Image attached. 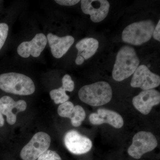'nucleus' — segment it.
Returning <instances> with one entry per match:
<instances>
[{"mask_svg":"<svg viewBox=\"0 0 160 160\" xmlns=\"http://www.w3.org/2000/svg\"><path fill=\"white\" fill-rule=\"evenodd\" d=\"M136 52L131 46H123L119 50L112 72L113 79L121 82L133 74L139 65Z\"/></svg>","mask_w":160,"mask_h":160,"instance_id":"nucleus-1","label":"nucleus"},{"mask_svg":"<svg viewBox=\"0 0 160 160\" xmlns=\"http://www.w3.org/2000/svg\"><path fill=\"white\" fill-rule=\"evenodd\" d=\"M111 86L104 81L83 86L78 92L80 99L93 106H103L109 103L112 98Z\"/></svg>","mask_w":160,"mask_h":160,"instance_id":"nucleus-2","label":"nucleus"},{"mask_svg":"<svg viewBox=\"0 0 160 160\" xmlns=\"http://www.w3.org/2000/svg\"><path fill=\"white\" fill-rule=\"evenodd\" d=\"M0 89L8 93L29 95L34 92L35 86L29 77L17 72H8L0 75Z\"/></svg>","mask_w":160,"mask_h":160,"instance_id":"nucleus-3","label":"nucleus"},{"mask_svg":"<svg viewBox=\"0 0 160 160\" xmlns=\"http://www.w3.org/2000/svg\"><path fill=\"white\" fill-rule=\"evenodd\" d=\"M155 27L154 23L150 20L132 23L123 30L122 39L125 42L140 46L150 40Z\"/></svg>","mask_w":160,"mask_h":160,"instance_id":"nucleus-4","label":"nucleus"},{"mask_svg":"<svg viewBox=\"0 0 160 160\" xmlns=\"http://www.w3.org/2000/svg\"><path fill=\"white\" fill-rule=\"evenodd\" d=\"M51 143V138L46 132L36 133L31 140L24 146L20 153L23 160H36L43 152L48 150Z\"/></svg>","mask_w":160,"mask_h":160,"instance_id":"nucleus-5","label":"nucleus"},{"mask_svg":"<svg viewBox=\"0 0 160 160\" xmlns=\"http://www.w3.org/2000/svg\"><path fill=\"white\" fill-rule=\"evenodd\" d=\"M158 146V141L154 135L149 132L140 131L132 138V144L128 152L132 157L137 159L143 155L153 150Z\"/></svg>","mask_w":160,"mask_h":160,"instance_id":"nucleus-6","label":"nucleus"},{"mask_svg":"<svg viewBox=\"0 0 160 160\" xmlns=\"http://www.w3.org/2000/svg\"><path fill=\"white\" fill-rule=\"evenodd\" d=\"M160 77L152 72L146 65L138 67L133 73L130 85L133 88H139L143 90L153 89L159 86Z\"/></svg>","mask_w":160,"mask_h":160,"instance_id":"nucleus-7","label":"nucleus"},{"mask_svg":"<svg viewBox=\"0 0 160 160\" xmlns=\"http://www.w3.org/2000/svg\"><path fill=\"white\" fill-rule=\"evenodd\" d=\"M64 143L68 150L76 155L87 153L92 147V142L89 138L74 130H70L66 133L64 137Z\"/></svg>","mask_w":160,"mask_h":160,"instance_id":"nucleus-8","label":"nucleus"},{"mask_svg":"<svg viewBox=\"0 0 160 160\" xmlns=\"http://www.w3.org/2000/svg\"><path fill=\"white\" fill-rule=\"evenodd\" d=\"M81 2L83 12L89 15L93 22H102L109 13L110 4L106 0H82Z\"/></svg>","mask_w":160,"mask_h":160,"instance_id":"nucleus-9","label":"nucleus"},{"mask_svg":"<svg viewBox=\"0 0 160 160\" xmlns=\"http://www.w3.org/2000/svg\"><path fill=\"white\" fill-rule=\"evenodd\" d=\"M160 102V92L154 89L143 90L132 99L135 108L144 115L149 114L152 107Z\"/></svg>","mask_w":160,"mask_h":160,"instance_id":"nucleus-10","label":"nucleus"},{"mask_svg":"<svg viewBox=\"0 0 160 160\" xmlns=\"http://www.w3.org/2000/svg\"><path fill=\"white\" fill-rule=\"evenodd\" d=\"M47 38L43 33H38L29 42H24L18 47V54L24 58H29L30 55L38 57L45 49L47 44Z\"/></svg>","mask_w":160,"mask_h":160,"instance_id":"nucleus-11","label":"nucleus"},{"mask_svg":"<svg viewBox=\"0 0 160 160\" xmlns=\"http://www.w3.org/2000/svg\"><path fill=\"white\" fill-rule=\"evenodd\" d=\"M27 108V104L24 100L15 102L12 98L7 96L0 99V110L2 114L6 116L8 124L12 125L17 121V115L20 112H23Z\"/></svg>","mask_w":160,"mask_h":160,"instance_id":"nucleus-12","label":"nucleus"},{"mask_svg":"<svg viewBox=\"0 0 160 160\" xmlns=\"http://www.w3.org/2000/svg\"><path fill=\"white\" fill-rule=\"evenodd\" d=\"M89 121L94 125L107 123L117 129H119L124 125L122 117L116 112L108 109H100L97 113H92L89 116Z\"/></svg>","mask_w":160,"mask_h":160,"instance_id":"nucleus-13","label":"nucleus"},{"mask_svg":"<svg viewBox=\"0 0 160 160\" xmlns=\"http://www.w3.org/2000/svg\"><path fill=\"white\" fill-rule=\"evenodd\" d=\"M47 39L52 55L56 58H60L68 52L74 42V39L71 36L59 37L58 36L49 33Z\"/></svg>","mask_w":160,"mask_h":160,"instance_id":"nucleus-14","label":"nucleus"},{"mask_svg":"<svg viewBox=\"0 0 160 160\" xmlns=\"http://www.w3.org/2000/svg\"><path fill=\"white\" fill-rule=\"evenodd\" d=\"M78 50V56H81L87 60L94 55L99 47V42L94 38H85L76 45Z\"/></svg>","mask_w":160,"mask_h":160,"instance_id":"nucleus-15","label":"nucleus"},{"mask_svg":"<svg viewBox=\"0 0 160 160\" xmlns=\"http://www.w3.org/2000/svg\"><path fill=\"white\" fill-rule=\"evenodd\" d=\"M86 116V112L82 106L78 105L75 106L69 118L72 125L74 127H79L85 120Z\"/></svg>","mask_w":160,"mask_h":160,"instance_id":"nucleus-16","label":"nucleus"},{"mask_svg":"<svg viewBox=\"0 0 160 160\" xmlns=\"http://www.w3.org/2000/svg\"><path fill=\"white\" fill-rule=\"evenodd\" d=\"M50 96L56 104H62L69 99V97L66 94V91L62 87L58 89H53L50 92Z\"/></svg>","mask_w":160,"mask_h":160,"instance_id":"nucleus-17","label":"nucleus"},{"mask_svg":"<svg viewBox=\"0 0 160 160\" xmlns=\"http://www.w3.org/2000/svg\"><path fill=\"white\" fill-rule=\"evenodd\" d=\"M74 107L73 103L67 101L59 106L58 109V113L62 117L69 118Z\"/></svg>","mask_w":160,"mask_h":160,"instance_id":"nucleus-18","label":"nucleus"},{"mask_svg":"<svg viewBox=\"0 0 160 160\" xmlns=\"http://www.w3.org/2000/svg\"><path fill=\"white\" fill-rule=\"evenodd\" d=\"M38 160H62V158L56 152L48 149L38 158Z\"/></svg>","mask_w":160,"mask_h":160,"instance_id":"nucleus-19","label":"nucleus"},{"mask_svg":"<svg viewBox=\"0 0 160 160\" xmlns=\"http://www.w3.org/2000/svg\"><path fill=\"white\" fill-rule=\"evenodd\" d=\"M9 32V26L6 23H0V50L4 46Z\"/></svg>","mask_w":160,"mask_h":160,"instance_id":"nucleus-20","label":"nucleus"},{"mask_svg":"<svg viewBox=\"0 0 160 160\" xmlns=\"http://www.w3.org/2000/svg\"><path fill=\"white\" fill-rule=\"evenodd\" d=\"M62 88L65 91L72 92L74 88V82L72 79L69 74H66L63 77L62 79Z\"/></svg>","mask_w":160,"mask_h":160,"instance_id":"nucleus-21","label":"nucleus"},{"mask_svg":"<svg viewBox=\"0 0 160 160\" xmlns=\"http://www.w3.org/2000/svg\"><path fill=\"white\" fill-rule=\"evenodd\" d=\"M56 2L59 5L65 6H74L76 4L79 2V0H56Z\"/></svg>","mask_w":160,"mask_h":160,"instance_id":"nucleus-22","label":"nucleus"},{"mask_svg":"<svg viewBox=\"0 0 160 160\" xmlns=\"http://www.w3.org/2000/svg\"><path fill=\"white\" fill-rule=\"evenodd\" d=\"M153 37L154 39L160 42V20L158 21L156 26L155 27L153 34Z\"/></svg>","mask_w":160,"mask_h":160,"instance_id":"nucleus-23","label":"nucleus"},{"mask_svg":"<svg viewBox=\"0 0 160 160\" xmlns=\"http://www.w3.org/2000/svg\"><path fill=\"white\" fill-rule=\"evenodd\" d=\"M84 61H85V59L82 57L81 56H78L75 60L76 64L78 65H82L84 62Z\"/></svg>","mask_w":160,"mask_h":160,"instance_id":"nucleus-24","label":"nucleus"},{"mask_svg":"<svg viewBox=\"0 0 160 160\" xmlns=\"http://www.w3.org/2000/svg\"><path fill=\"white\" fill-rule=\"evenodd\" d=\"M4 125V119L3 118L2 114L1 113V110H0V127H2Z\"/></svg>","mask_w":160,"mask_h":160,"instance_id":"nucleus-25","label":"nucleus"}]
</instances>
